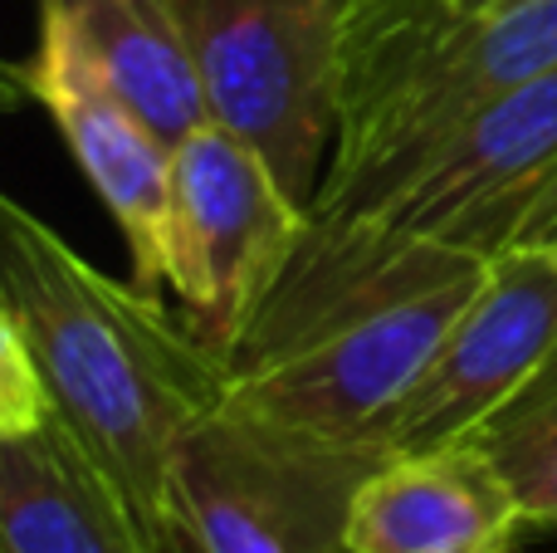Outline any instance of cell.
<instances>
[{
  "instance_id": "6da1fadb",
  "label": "cell",
  "mask_w": 557,
  "mask_h": 553,
  "mask_svg": "<svg viewBox=\"0 0 557 553\" xmlns=\"http://www.w3.org/2000/svg\"><path fill=\"white\" fill-rule=\"evenodd\" d=\"M490 260L357 216H313L231 353V397L288 427L386 446V427Z\"/></svg>"
},
{
  "instance_id": "7a4b0ae2",
  "label": "cell",
  "mask_w": 557,
  "mask_h": 553,
  "mask_svg": "<svg viewBox=\"0 0 557 553\" xmlns=\"http://www.w3.org/2000/svg\"><path fill=\"white\" fill-rule=\"evenodd\" d=\"M0 299L20 319L54 411L98 451L157 525L172 519V451L231 392V358L162 294L123 284L0 192ZM182 534V529H176Z\"/></svg>"
},
{
  "instance_id": "3957f363",
  "label": "cell",
  "mask_w": 557,
  "mask_h": 553,
  "mask_svg": "<svg viewBox=\"0 0 557 553\" xmlns=\"http://www.w3.org/2000/svg\"><path fill=\"white\" fill-rule=\"evenodd\" d=\"M557 64V0L470 15L455 0H347L337 137L313 216H362L474 113Z\"/></svg>"
},
{
  "instance_id": "277c9868",
  "label": "cell",
  "mask_w": 557,
  "mask_h": 553,
  "mask_svg": "<svg viewBox=\"0 0 557 553\" xmlns=\"http://www.w3.org/2000/svg\"><path fill=\"white\" fill-rule=\"evenodd\" d=\"M386 446L288 427L225 392L172 451V519L196 553H347Z\"/></svg>"
},
{
  "instance_id": "5b68a950",
  "label": "cell",
  "mask_w": 557,
  "mask_h": 553,
  "mask_svg": "<svg viewBox=\"0 0 557 553\" xmlns=\"http://www.w3.org/2000/svg\"><path fill=\"white\" fill-rule=\"evenodd\" d=\"M206 113L313 211L337 137L347 0H176Z\"/></svg>"
},
{
  "instance_id": "8992f818",
  "label": "cell",
  "mask_w": 557,
  "mask_h": 553,
  "mask_svg": "<svg viewBox=\"0 0 557 553\" xmlns=\"http://www.w3.org/2000/svg\"><path fill=\"white\" fill-rule=\"evenodd\" d=\"M308 221L313 211L298 206L264 157L221 123H201L172 147L166 284L182 299L186 323L221 358L240 348Z\"/></svg>"
},
{
  "instance_id": "52a82bcc",
  "label": "cell",
  "mask_w": 557,
  "mask_h": 553,
  "mask_svg": "<svg viewBox=\"0 0 557 553\" xmlns=\"http://www.w3.org/2000/svg\"><path fill=\"white\" fill-rule=\"evenodd\" d=\"M557 358V245H509L386 427V451L474 441Z\"/></svg>"
},
{
  "instance_id": "ba28073f",
  "label": "cell",
  "mask_w": 557,
  "mask_h": 553,
  "mask_svg": "<svg viewBox=\"0 0 557 553\" xmlns=\"http://www.w3.org/2000/svg\"><path fill=\"white\" fill-rule=\"evenodd\" d=\"M553 167L557 64L474 113L431 157L396 176L357 221H382L494 260L509 250L523 206Z\"/></svg>"
},
{
  "instance_id": "9c48e42d",
  "label": "cell",
  "mask_w": 557,
  "mask_h": 553,
  "mask_svg": "<svg viewBox=\"0 0 557 553\" xmlns=\"http://www.w3.org/2000/svg\"><path fill=\"white\" fill-rule=\"evenodd\" d=\"M25 69L29 98L54 118L98 201L113 211L133 280L162 290L172 245V143L157 137L147 118L108 84L64 10L39 5V49Z\"/></svg>"
},
{
  "instance_id": "30bf717a",
  "label": "cell",
  "mask_w": 557,
  "mask_h": 553,
  "mask_svg": "<svg viewBox=\"0 0 557 553\" xmlns=\"http://www.w3.org/2000/svg\"><path fill=\"white\" fill-rule=\"evenodd\" d=\"M0 553H196L157 525L98 451L49 417L39 431L0 441Z\"/></svg>"
},
{
  "instance_id": "8fae6325",
  "label": "cell",
  "mask_w": 557,
  "mask_h": 553,
  "mask_svg": "<svg viewBox=\"0 0 557 553\" xmlns=\"http://www.w3.org/2000/svg\"><path fill=\"white\" fill-rule=\"evenodd\" d=\"M523 509L480 441L386 456L352 505L347 553H519Z\"/></svg>"
},
{
  "instance_id": "7c38bea8",
  "label": "cell",
  "mask_w": 557,
  "mask_h": 553,
  "mask_svg": "<svg viewBox=\"0 0 557 553\" xmlns=\"http://www.w3.org/2000/svg\"><path fill=\"white\" fill-rule=\"evenodd\" d=\"M69 15L108 84L147 118L157 137L182 143L206 113V88L176 0H39Z\"/></svg>"
},
{
  "instance_id": "4fadbf2b",
  "label": "cell",
  "mask_w": 557,
  "mask_h": 553,
  "mask_svg": "<svg viewBox=\"0 0 557 553\" xmlns=\"http://www.w3.org/2000/svg\"><path fill=\"white\" fill-rule=\"evenodd\" d=\"M484 451L504 470L529 529H557V358L509 411L480 431Z\"/></svg>"
},
{
  "instance_id": "5bb4252c",
  "label": "cell",
  "mask_w": 557,
  "mask_h": 553,
  "mask_svg": "<svg viewBox=\"0 0 557 553\" xmlns=\"http://www.w3.org/2000/svg\"><path fill=\"white\" fill-rule=\"evenodd\" d=\"M54 417V397L49 382L39 372L29 339L20 329V319L10 314V304L0 299V441H15L39 431Z\"/></svg>"
},
{
  "instance_id": "9a60e30c",
  "label": "cell",
  "mask_w": 557,
  "mask_h": 553,
  "mask_svg": "<svg viewBox=\"0 0 557 553\" xmlns=\"http://www.w3.org/2000/svg\"><path fill=\"white\" fill-rule=\"evenodd\" d=\"M509 245H557V167L543 176V186L529 196Z\"/></svg>"
},
{
  "instance_id": "2e32d148",
  "label": "cell",
  "mask_w": 557,
  "mask_h": 553,
  "mask_svg": "<svg viewBox=\"0 0 557 553\" xmlns=\"http://www.w3.org/2000/svg\"><path fill=\"white\" fill-rule=\"evenodd\" d=\"M20 103H29V69L15 59H0V113H15Z\"/></svg>"
},
{
  "instance_id": "e0dca14e",
  "label": "cell",
  "mask_w": 557,
  "mask_h": 553,
  "mask_svg": "<svg viewBox=\"0 0 557 553\" xmlns=\"http://www.w3.org/2000/svg\"><path fill=\"white\" fill-rule=\"evenodd\" d=\"M470 15H490V10H509V5H529V0H455Z\"/></svg>"
}]
</instances>
